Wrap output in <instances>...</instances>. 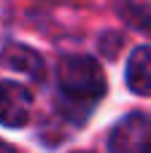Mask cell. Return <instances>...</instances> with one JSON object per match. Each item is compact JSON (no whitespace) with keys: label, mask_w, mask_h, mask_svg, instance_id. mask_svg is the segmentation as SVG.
I'll return each instance as SVG.
<instances>
[{"label":"cell","mask_w":151,"mask_h":153,"mask_svg":"<svg viewBox=\"0 0 151 153\" xmlns=\"http://www.w3.org/2000/svg\"><path fill=\"white\" fill-rule=\"evenodd\" d=\"M57 81H59V91L76 105H92V102L103 100L108 91V81H105L103 67L95 59L81 56V54L65 56L59 62Z\"/></svg>","instance_id":"obj_1"},{"label":"cell","mask_w":151,"mask_h":153,"mask_svg":"<svg viewBox=\"0 0 151 153\" xmlns=\"http://www.w3.org/2000/svg\"><path fill=\"white\" fill-rule=\"evenodd\" d=\"M111 153H151V118L132 113L122 118L108 140Z\"/></svg>","instance_id":"obj_2"},{"label":"cell","mask_w":151,"mask_h":153,"mask_svg":"<svg viewBox=\"0 0 151 153\" xmlns=\"http://www.w3.org/2000/svg\"><path fill=\"white\" fill-rule=\"evenodd\" d=\"M30 113H32L30 89L14 81H0V124L19 129L30 121Z\"/></svg>","instance_id":"obj_3"},{"label":"cell","mask_w":151,"mask_h":153,"mask_svg":"<svg viewBox=\"0 0 151 153\" xmlns=\"http://www.w3.org/2000/svg\"><path fill=\"white\" fill-rule=\"evenodd\" d=\"M0 59L8 70H16L32 81H43L46 78V67H43V59L38 51H32L30 46H22V43H8L3 51H0Z\"/></svg>","instance_id":"obj_4"},{"label":"cell","mask_w":151,"mask_h":153,"mask_svg":"<svg viewBox=\"0 0 151 153\" xmlns=\"http://www.w3.org/2000/svg\"><path fill=\"white\" fill-rule=\"evenodd\" d=\"M127 86L140 97H151V46H140L130 54Z\"/></svg>","instance_id":"obj_5"},{"label":"cell","mask_w":151,"mask_h":153,"mask_svg":"<svg viewBox=\"0 0 151 153\" xmlns=\"http://www.w3.org/2000/svg\"><path fill=\"white\" fill-rule=\"evenodd\" d=\"M119 13L132 27H138L140 32L151 35V5L149 3H124V5H119Z\"/></svg>","instance_id":"obj_6"},{"label":"cell","mask_w":151,"mask_h":153,"mask_svg":"<svg viewBox=\"0 0 151 153\" xmlns=\"http://www.w3.org/2000/svg\"><path fill=\"white\" fill-rule=\"evenodd\" d=\"M0 153H19L11 143H5V140H0Z\"/></svg>","instance_id":"obj_7"}]
</instances>
